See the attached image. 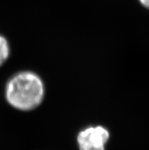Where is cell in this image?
I'll use <instances>...</instances> for the list:
<instances>
[{
  "mask_svg": "<svg viewBox=\"0 0 149 150\" xmlns=\"http://www.w3.org/2000/svg\"><path fill=\"white\" fill-rule=\"evenodd\" d=\"M45 96L44 81L32 71H21L8 79L5 97L8 105L21 111H30L41 105Z\"/></svg>",
  "mask_w": 149,
  "mask_h": 150,
  "instance_id": "obj_1",
  "label": "cell"
},
{
  "mask_svg": "<svg viewBox=\"0 0 149 150\" xmlns=\"http://www.w3.org/2000/svg\"><path fill=\"white\" fill-rule=\"evenodd\" d=\"M109 132L103 126H90L81 129L77 136L79 150H105Z\"/></svg>",
  "mask_w": 149,
  "mask_h": 150,
  "instance_id": "obj_2",
  "label": "cell"
},
{
  "mask_svg": "<svg viewBox=\"0 0 149 150\" xmlns=\"http://www.w3.org/2000/svg\"><path fill=\"white\" fill-rule=\"evenodd\" d=\"M10 55V46L5 37L0 34V67L8 59Z\"/></svg>",
  "mask_w": 149,
  "mask_h": 150,
  "instance_id": "obj_3",
  "label": "cell"
},
{
  "mask_svg": "<svg viewBox=\"0 0 149 150\" xmlns=\"http://www.w3.org/2000/svg\"><path fill=\"white\" fill-rule=\"evenodd\" d=\"M142 6L149 9V0H138Z\"/></svg>",
  "mask_w": 149,
  "mask_h": 150,
  "instance_id": "obj_4",
  "label": "cell"
}]
</instances>
